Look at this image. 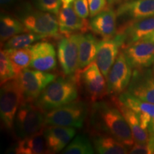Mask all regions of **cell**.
Instances as JSON below:
<instances>
[{
    "mask_svg": "<svg viewBox=\"0 0 154 154\" xmlns=\"http://www.w3.org/2000/svg\"><path fill=\"white\" fill-rule=\"evenodd\" d=\"M133 69L121 50L106 78L108 94L119 96L126 91L131 79Z\"/></svg>",
    "mask_w": 154,
    "mask_h": 154,
    "instance_id": "cell-8",
    "label": "cell"
},
{
    "mask_svg": "<svg viewBox=\"0 0 154 154\" xmlns=\"http://www.w3.org/2000/svg\"><path fill=\"white\" fill-rule=\"evenodd\" d=\"M124 44V38L121 34H116L111 38L103 39L99 42L95 61L106 79L110 69L120 53L119 49Z\"/></svg>",
    "mask_w": 154,
    "mask_h": 154,
    "instance_id": "cell-10",
    "label": "cell"
},
{
    "mask_svg": "<svg viewBox=\"0 0 154 154\" xmlns=\"http://www.w3.org/2000/svg\"><path fill=\"white\" fill-rule=\"evenodd\" d=\"M32 54L30 66L42 72H51L57 67L55 48L48 42H38L29 47Z\"/></svg>",
    "mask_w": 154,
    "mask_h": 154,
    "instance_id": "cell-14",
    "label": "cell"
},
{
    "mask_svg": "<svg viewBox=\"0 0 154 154\" xmlns=\"http://www.w3.org/2000/svg\"><path fill=\"white\" fill-rule=\"evenodd\" d=\"M28 32L18 18L2 12L0 17V38L2 44L17 34Z\"/></svg>",
    "mask_w": 154,
    "mask_h": 154,
    "instance_id": "cell-25",
    "label": "cell"
},
{
    "mask_svg": "<svg viewBox=\"0 0 154 154\" xmlns=\"http://www.w3.org/2000/svg\"><path fill=\"white\" fill-rule=\"evenodd\" d=\"M116 11L117 17L128 19L127 22L153 17L154 0H128L123 2Z\"/></svg>",
    "mask_w": 154,
    "mask_h": 154,
    "instance_id": "cell-18",
    "label": "cell"
},
{
    "mask_svg": "<svg viewBox=\"0 0 154 154\" xmlns=\"http://www.w3.org/2000/svg\"><path fill=\"white\" fill-rule=\"evenodd\" d=\"M116 96L121 103L136 113L142 128L148 130L150 122L154 119V103L138 99L128 91Z\"/></svg>",
    "mask_w": 154,
    "mask_h": 154,
    "instance_id": "cell-19",
    "label": "cell"
},
{
    "mask_svg": "<svg viewBox=\"0 0 154 154\" xmlns=\"http://www.w3.org/2000/svg\"><path fill=\"white\" fill-rule=\"evenodd\" d=\"M76 131L73 127L49 125L44 129L47 153H57L70 143Z\"/></svg>",
    "mask_w": 154,
    "mask_h": 154,
    "instance_id": "cell-16",
    "label": "cell"
},
{
    "mask_svg": "<svg viewBox=\"0 0 154 154\" xmlns=\"http://www.w3.org/2000/svg\"><path fill=\"white\" fill-rule=\"evenodd\" d=\"M90 126L93 131L106 134L114 137L128 149L135 143L129 125L114 103L96 101L90 112Z\"/></svg>",
    "mask_w": 154,
    "mask_h": 154,
    "instance_id": "cell-1",
    "label": "cell"
},
{
    "mask_svg": "<svg viewBox=\"0 0 154 154\" xmlns=\"http://www.w3.org/2000/svg\"><path fill=\"white\" fill-rule=\"evenodd\" d=\"M5 51L10 59L17 76L23 70L30 66L32 54L29 47L24 49H5Z\"/></svg>",
    "mask_w": 154,
    "mask_h": 154,
    "instance_id": "cell-26",
    "label": "cell"
},
{
    "mask_svg": "<svg viewBox=\"0 0 154 154\" xmlns=\"http://www.w3.org/2000/svg\"><path fill=\"white\" fill-rule=\"evenodd\" d=\"M75 78L58 77L43 90L34 101V104L44 113L74 101L78 97Z\"/></svg>",
    "mask_w": 154,
    "mask_h": 154,
    "instance_id": "cell-2",
    "label": "cell"
},
{
    "mask_svg": "<svg viewBox=\"0 0 154 154\" xmlns=\"http://www.w3.org/2000/svg\"><path fill=\"white\" fill-rule=\"evenodd\" d=\"M95 152L92 142L84 135H77L61 151L64 154H93Z\"/></svg>",
    "mask_w": 154,
    "mask_h": 154,
    "instance_id": "cell-28",
    "label": "cell"
},
{
    "mask_svg": "<svg viewBox=\"0 0 154 154\" xmlns=\"http://www.w3.org/2000/svg\"><path fill=\"white\" fill-rule=\"evenodd\" d=\"M19 1L20 0H0L1 6L3 8H9V7H12Z\"/></svg>",
    "mask_w": 154,
    "mask_h": 154,
    "instance_id": "cell-35",
    "label": "cell"
},
{
    "mask_svg": "<svg viewBox=\"0 0 154 154\" xmlns=\"http://www.w3.org/2000/svg\"><path fill=\"white\" fill-rule=\"evenodd\" d=\"M45 113L31 101H24L19 106L14 121V130L19 138L35 134L44 129Z\"/></svg>",
    "mask_w": 154,
    "mask_h": 154,
    "instance_id": "cell-6",
    "label": "cell"
},
{
    "mask_svg": "<svg viewBox=\"0 0 154 154\" xmlns=\"http://www.w3.org/2000/svg\"><path fill=\"white\" fill-rule=\"evenodd\" d=\"M44 129L35 134L20 138L14 146V153L17 154L47 153Z\"/></svg>",
    "mask_w": 154,
    "mask_h": 154,
    "instance_id": "cell-24",
    "label": "cell"
},
{
    "mask_svg": "<svg viewBox=\"0 0 154 154\" xmlns=\"http://www.w3.org/2000/svg\"><path fill=\"white\" fill-rule=\"evenodd\" d=\"M36 8L39 10L58 14L61 9V0H33Z\"/></svg>",
    "mask_w": 154,
    "mask_h": 154,
    "instance_id": "cell-30",
    "label": "cell"
},
{
    "mask_svg": "<svg viewBox=\"0 0 154 154\" xmlns=\"http://www.w3.org/2000/svg\"><path fill=\"white\" fill-rule=\"evenodd\" d=\"M153 32L154 16L126 22L117 29V33L121 34L124 38V44L121 49L143 39Z\"/></svg>",
    "mask_w": 154,
    "mask_h": 154,
    "instance_id": "cell-15",
    "label": "cell"
},
{
    "mask_svg": "<svg viewBox=\"0 0 154 154\" xmlns=\"http://www.w3.org/2000/svg\"><path fill=\"white\" fill-rule=\"evenodd\" d=\"M129 153L131 154H149L151 153L150 151L148 143H136L131 148Z\"/></svg>",
    "mask_w": 154,
    "mask_h": 154,
    "instance_id": "cell-33",
    "label": "cell"
},
{
    "mask_svg": "<svg viewBox=\"0 0 154 154\" xmlns=\"http://www.w3.org/2000/svg\"><path fill=\"white\" fill-rule=\"evenodd\" d=\"M143 101L154 103V73L153 69H133L127 90Z\"/></svg>",
    "mask_w": 154,
    "mask_h": 154,
    "instance_id": "cell-11",
    "label": "cell"
},
{
    "mask_svg": "<svg viewBox=\"0 0 154 154\" xmlns=\"http://www.w3.org/2000/svg\"><path fill=\"white\" fill-rule=\"evenodd\" d=\"M46 36L41 34H38L33 32H24V33L17 34L9 38L8 41L6 42L4 45L5 49H16L28 48L32 45L34 42H38L42 38H45Z\"/></svg>",
    "mask_w": 154,
    "mask_h": 154,
    "instance_id": "cell-27",
    "label": "cell"
},
{
    "mask_svg": "<svg viewBox=\"0 0 154 154\" xmlns=\"http://www.w3.org/2000/svg\"><path fill=\"white\" fill-rule=\"evenodd\" d=\"M112 102L119 109L128 124L129 125L135 142L138 143H148L149 132H148V130L143 129L142 128L139 119L136 113L129 108L121 103L116 96H114L112 98Z\"/></svg>",
    "mask_w": 154,
    "mask_h": 154,
    "instance_id": "cell-22",
    "label": "cell"
},
{
    "mask_svg": "<svg viewBox=\"0 0 154 154\" xmlns=\"http://www.w3.org/2000/svg\"><path fill=\"white\" fill-rule=\"evenodd\" d=\"M142 40H146V41H150L152 42H154V32H152L151 34H150L147 36H146Z\"/></svg>",
    "mask_w": 154,
    "mask_h": 154,
    "instance_id": "cell-37",
    "label": "cell"
},
{
    "mask_svg": "<svg viewBox=\"0 0 154 154\" xmlns=\"http://www.w3.org/2000/svg\"><path fill=\"white\" fill-rule=\"evenodd\" d=\"M121 1H122V0H107V2H108V3H109V6L114 5V4H117L119 2H121Z\"/></svg>",
    "mask_w": 154,
    "mask_h": 154,
    "instance_id": "cell-38",
    "label": "cell"
},
{
    "mask_svg": "<svg viewBox=\"0 0 154 154\" xmlns=\"http://www.w3.org/2000/svg\"><path fill=\"white\" fill-rule=\"evenodd\" d=\"M153 73H154V64H153Z\"/></svg>",
    "mask_w": 154,
    "mask_h": 154,
    "instance_id": "cell-39",
    "label": "cell"
},
{
    "mask_svg": "<svg viewBox=\"0 0 154 154\" xmlns=\"http://www.w3.org/2000/svg\"><path fill=\"white\" fill-rule=\"evenodd\" d=\"M24 101V94L17 78L2 85L0 91V116L5 128H14V121L19 106Z\"/></svg>",
    "mask_w": 154,
    "mask_h": 154,
    "instance_id": "cell-4",
    "label": "cell"
},
{
    "mask_svg": "<svg viewBox=\"0 0 154 154\" xmlns=\"http://www.w3.org/2000/svg\"><path fill=\"white\" fill-rule=\"evenodd\" d=\"M99 42L92 34H80L79 41V69H84L95 60Z\"/></svg>",
    "mask_w": 154,
    "mask_h": 154,
    "instance_id": "cell-23",
    "label": "cell"
},
{
    "mask_svg": "<svg viewBox=\"0 0 154 154\" xmlns=\"http://www.w3.org/2000/svg\"><path fill=\"white\" fill-rule=\"evenodd\" d=\"M88 2L91 18L108 8L107 5L109 4L107 0H88Z\"/></svg>",
    "mask_w": 154,
    "mask_h": 154,
    "instance_id": "cell-32",
    "label": "cell"
},
{
    "mask_svg": "<svg viewBox=\"0 0 154 154\" xmlns=\"http://www.w3.org/2000/svg\"><path fill=\"white\" fill-rule=\"evenodd\" d=\"M17 77L10 59L5 49L0 52V82L1 85Z\"/></svg>",
    "mask_w": 154,
    "mask_h": 154,
    "instance_id": "cell-29",
    "label": "cell"
},
{
    "mask_svg": "<svg viewBox=\"0 0 154 154\" xmlns=\"http://www.w3.org/2000/svg\"><path fill=\"white\" fill-rule=\"evenodd\" d=\"M81 33L61 38L58 43L57 56L62 72L70 76L79 69V41Z\"/></svg>",
    "mask_w": 154,
    "mask_h": 154,
    "instance_id": "cell-9",
    "label": "cell"
},
{
    "mask_svg": "<svg viewBox=\"0 0 154 154\" xmlns=\"http://www.w3.org/2000/svg\"><path fill=\"white\" fill-rule=\"evenodd\" d=\"M16 15L28 32L46 37L61 36L58 19L52 13L34 9L30 4L26 3L17 9Z\"/></svg>",
    "mask_w": 154,
    "mask_h": 154,
    "instance_id": "cell-3",
    "label": "cell"
},
{
    "mask_svg": "<svg viewBox=\"0 0 154 154\" xmlns=\"http://www.w3.org/2000/svg\"><path fill=\"white\" fill-rule=\"evenodd\" d=\"M73 7L81 18L87 19L88 16H90L88 0H74Z\"/></svg>",
    "mask_w": 154,
    "mask_h": 154,
    "instance_id": "cell-31",
    "label": "cell"
},
{
    "mask_svg": "<svg viewBox=\"0 0 154 154\" xmlns=\"http://www.w3.org/2000/svg\"><path fill=\"white\" fill-rule=\"evenodd\" d=\"M104 78L96 61H93L86 66L79 77L91 101L95 102L101 100L108 94L107 83Z\"/></svg>",
    "mask_w": 154,
    "mask_h": 154,
    "instance_id": "cell-12",
    "label": "cell"
},
{
    "mask_svg": "<svg viewBox=\"0 0 154 154\" xmlns=\"http://www.w3.org/2000/svg\"><path fill=\"white\" fill-rule=\"evenodd\" d=\"M57 19L59 32L64 36H69L79 32L85 33L90 29L89 22L86 19L81 18L72 5L61 7L57 14Z\"/></svg>",
    "mask_w": 154,
    "mask_h": 154,
    "instance_id": "cell-17",
    "label": "cell"
},
{
    "mask_svg": "<svg viewBox=\"0 0 154 154\" xmlns=\"http://www.w3.org/2000/svg\"><path fill=\"white\" fill-rule=\"evenodd\" d=\"M117 14L114 9L109 7L92 17L89 22L90 29L103 38H111L117 33Z\"/></svg>",
    "mask_w": 154,
    "mask_h": 154,
    "instance_id": "cell-20",
    "label": "cell"
},
{
    "mask_svg": "<svg viewBox=\"0 0 154 154\" xmlns=\"http://www.w3.org/2000/svg\"><path fill=\"white\" fill-rule=\"evenodd\" d=\"M122 51L133 69L150 68L154 64V42L140 40Z\"/></svg>",
    "mask_w": 154,
    "mask_h": 154,
    "instance_id": "cell-13",
    "label": "cell"
},
{
    "mask_svg": "<svg viewBox=\"0 0 154 154\" xmlns=\"http://www.w3.org/2000/svg\"><path fill=\"white\" fill-rule=\"evenodd\" d=\"M148 132H149V145L150 151L151 153H154V119L152 120L148 126Z\"/></svg>",
    "mask_w": 154,
    "mask_h": 154,
    "instance_id": "cell-34",
    "label": "cell"
},
{
    "mask_svg": "<svg viewBox=\"0 0 154 154\" xmlns=\"http://www.w3.org/2000/svg\"><path fill=\"white\" fill-rule=\"evenodd\" d=\"M91 139L97 153L126 154L129 151L127 146L110 135L93 131Z\"/></svg>",
    "mask_w": 154,
    "mask_h": 154,
    "instance_id": "cell-21",
    "label": "cell"
},
{
    "mask_svg": "<svg viewBox=\"0 0 154 154\" xmlns=\"http://www.w3.org/2000/svg\"><path fill=\"white\" fill-rule=\"evenodd\" d=\"M61 5H62V7H69L73 4L74 0H61Z\"/></svg>",
    "mask_w": 154,
    "mask_h": 154,
    "instance_id": "cell-36",
    "label": "cell"
},
{
    "mask_svg": "<svg viewBox=\"0 0 154 154\" xmlns=\"http://www.w3.org/2000/svg\"><path fill=\"white\" fill-rule=\"evenodd\" d=\"M20 84L24 101H34L51 82L57 78L54 74L36 69H25L17 77Z\"/></svg>",
    "mask_w": 154,
    "mask_h": 154,
    "instance_id": "cell-7",
    "label": "cell"
},
{
    "mask_svg": "<svg viewBox=\"0 0 154 154\" xmlns=\"http://www.w3.org/2000/svg\"><path fill=\"white\" fill-rule=\"evenodd\" d=\"M88 106L83 101H72L45 113V124L82 128L88 115Z\"/></svg>",
    "mask_w": 154,
    "mask_h": 154,
    "instance_id": "cell-5",
    "label": "cell"
}]
</instances>
